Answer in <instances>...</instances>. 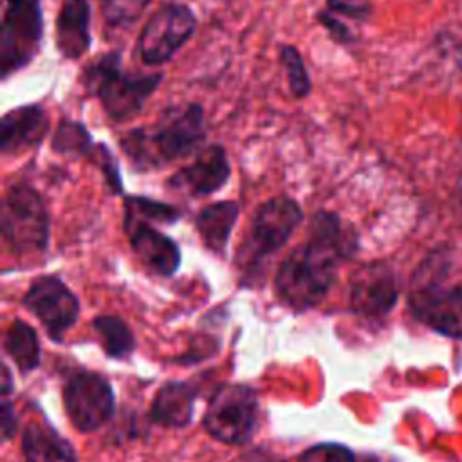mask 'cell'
Listing matches in <instances>:
<instances>
[{
	"mask_svg": "<svg viewBox=\"0 0 462 462\" xmlns=\"http://www.w3.org/2000/svg\"><path fill=\"white\" fill-rule=\"evenodd\" d=\"M359 247V235L334 211L312 215L307 240L289 251L274 274V291L282 303L296 312L323 301L337 280L339 265Z\"/></svg>",
	"mask_w": 462,
	"mask_h": 462,
	"instance_id": "6da1fadb",
	"label": "cell"
},
{
	"mask_svg": "<svg viewBox=\"0 0 462 462\" xmlns=\"http://www.w3.org/2000/svg\"><path fill=\"white\" fill-rule=\"evenodd\" d=\"M204 139V108L186 103L164 108L150 126L126 132L119 144L134 168L146 171L199 152Z\"/></svg>",
	"mask_w": 462,
	"mask_h": 462,
	"instance_id": "7a4b0ae2",
	"label": "cell"
},
{
	"mask_svg": "<svg viewBox=\"0 0 462 462\" xmlns=\"http://www.w3.org/2000/svg\"><path fill=\"white\" fill-rule=\"evenodd\" d=\"M161 79V72L143 74L125 70L119 51L94 58L83 72L85 90L97 97L106 116L117 123L135 117Z\"/></svg>",
	"mask_w": 462,
	"mask_h": 462,
	"instance_id": "3957f363",
	"label": "cell"
},
{
	"mask_svg": "<svg viewBox=\"0 0 462 462\" xmlns=\"http://www.w3.org/2000/svg\"><path fill=\"white\" fill-rule=\"evenodd\" d=\"M303 222L298 200L278 195L262 202L251 220L249 233L238 249V265L244 274L256 276L265 262L278 253Z\"/></svg>",
	"mask_w": 462,
	"mask_h": 462,
	"instance_id": "277c9868",
	"label": "cell"
},
{
	"mask_svg": "<svg viewBox=\"0 0 462 462\" xmlns=\"http://www.w3.org/2000/svg\"><path fill=\"white\" fill-rule=\"evenodd\" d=\"M2 240L11 254H40L49 247L51 218L42 195L27 182L11 184L2 199Z\"/></svg>",
	"mask_w": 462,
	"mask_h": 462,
	"instance_id": "5b68a950",
	"label": "cell"
},
{
	"mask_svg": "<svg viewBox=\"0 0 462 462\" xmlns=\"http://www.w3.org/2000/svg\"><path fill=\"white\" fill-rule=\"evenodd\" d=\"M258 397L251 386L224 383L209 397L202 426L222 444L244 446L258 428Z\"/></svg>",
	"mask_w": 462,
	"mask_h": 462,
	"instance_id": "8992f818",
	"label": "cell"
},
{
	"mask_svg": "<svg viewBox=\"0 0 462 462\" xmlns=\"http://www.w3.org/2000/svg\"><path fill=\"white\" fill-rule=\"evenodd\" d=\"M43 13L40 0H5L0 29V78L27 67L40 52Z\"/></svg>",
	"mask_w": 462,
	"mask_h": 462,
	"instance_id": "52a82bcc",
	"label": "cell"
},
{
	"mask_svg": "<svg viewBox=\"0 0 462 462\" xmlns=\"http://www.w3.org/2000/svg\"><path fill=\"white\" fill-rule=\"evenodd\" d=\"M197 27L195 13L180 2L162 4L146 20L139 38L137 54L148 67L164 65L193 36Z\"/></svg>",
	"mask_w": 462,
	"mask_h": 462,
	"instance_id": "ba28073f",
	"label": "cell"
},
{
	"mask_svg": "<svg viewBox=\"0 0 462 462\" xmlns=\"http://www.w3.org/2000/svg\"><path fill=\"white\" fill-rule=\"evenodd\" d=\"M63 408L78 431H97L114 415L116 397L112 384L101 374L78 372L63 386Z\"/></svg>",
	"mask_w": 462,
	"mask_h": 462,
	"instance_id": "9c48e42d",
	"label": "cell"
},
{
	"mask_svg": "<svg viewBox=\"0 0 462 462\" xmlns=\"http://www.w3.org/2000/svg\"><path fill=\"white\" fill-rule=\"evenodd\" d=\"M408 307L430 328L462 339V287H448L433 278L413 274Z\"/></svg>",
	"mask_w": 462,
	"mask_h": 462,
	"instance_id": "30bf717a",
	"label": "cell"
},
{
	"mask_svg": "<svg viewBox=\"0 0 462 462\" xmlns=\"http://www.w3.org/2000/svg\"><path fill=\"white\" fill-rule=\"evenodd\" d=\"M22 305L38 318L52 339H61L79 318L78 296L54 274L36 278L23 294Z\"/></svg>",
	"mask_w": 462,
	"mask_h": 462,
	"instance_id": "8fae6325",
	"label": "cell"
},
{
	"mask_svg": "<svg viewBox=\"0 0 462 462\" xmlns=\"http://www.w3.org/2000/svg\"><path fill=\"white\" fill-rule=\"evenodd\" d=\"M397 296V278L386 263H365L350 276L348 305L357 316L383 318L395 307Z\"/></svg>",
	"mask_w": 462,
	"mask_h": 462,
	"instance_id": "7c38bea8",
	"label": "cell"
},
{
	"mask_svg": "<svg viewBox=\"0 0 462 462\" xmlns=\"http://www.w3.org/2000/svg\"><path fill=\"white\" fill-rule=\"evenodd\" d=\"M231 177V164L224 146L209 144L197 152V157L184 168L177 170L166 182L175 191L191 197H204L220 191Z\"/></svg>",
	"mask_w": 462,
	"mask_h": 462,
	"instance_id": "4fadbf2b",
	"label": "cell"
},
{
	"mask_svg": "<svg viewBox=\"0 0 462 462\" xmlns=\"http://www.w3.org/2000/svg\"><path fill=\"white\" fill-rule=\"evenodd\" d=\"M128 242L141 263L153 274L170 278L180 267V249L173 238L150 224H132L125 227Z\"/></svg>",
	"mask_w": 462,
	"mask_h": 462,
	"instance_id": "5bb4252c",
	"label": "cell"
},
{
	"mask_svg": "<svg viewBox=\"0 0 462 462\" xmlns=\"http://www.w3.org/2000/svg\"><path fill=\"white\" fill-rule=\"evenodd\" d=\"M49 126V114L40 105H23L5 112L0 119V152L11 155L38 146Z\"/></svg>",
	"mask_w": 462,
	"mask_h": 462,
	"instance_id": "9a60e30c",
	"label": "cell"
},
{
	"mask_svg": "<svg viewBox=\"0 0 462 462\" xmlns=\"http://www.w3.org/2000/svg\"><path fill=\"white\" fill-rule=\"evenodd\" d=\"M56 47L67 60H79L90 47V2L65 0L56 18Z\"/></svg>",
	"mask_w": 462,
	"mask_h": 462,
	"instance_id": "2e32d148",
	"label": "cell"
},
{
	"mask_svg": "<svg viewBox=\"0 0 462 462\" xmlns=\"http://www.w3.org/2000/svg\"><path fill=\"white\" fill-rule=\"evenodd\" d=\"M25 462H79L74 446L49 422H29L22 433Z\"/></svg>",
	"mask_w": 462,
	"mask_h": 462,
	"instance_id": "e0dca14e",
	"label": "cell"
},
{
	"mask_svg": "<svg viewBox=\"0 0 462 462\" xmlns=\"http://www.w3.org/2000/svg\"><path fill=\"white\" fill-rule=\"evenodd\" d=\"M195 390L186 381H168L153 395L150 417L166 428H184L191 422Z\"/></svg>",
	"mask_w": 462,
	"mask_h": 462,
	"instance_id": "ac0fdd59",
	"label": "cell"
},
{
	"mask_svg": "<svg viewBox=\"0 0 462 462\" xmlns=\"http://www.w3.org/2000/svg\"><path fill=\"white\" fill-rule=\"evenodd\" d=\"M240 206L235 200H218L204 206L195 217V229L204 245L215 254H224L231 231L238 220Z\"/></svg>",
	"mask_w": 462,
	"mask_h": 462,
	"instance_id": "d6986e66",
	"label": "cell"
},
{
	"mask_svg": "<svg viewBox=\"0 0 462 462\" xmlns=\"http://www.w3.org/2000/svg\"><path fill=\"white\" fill-rule=\"evenodd\" d=\"M4 348L20 372H31L40 366L42 348L34 328L23 319H14L5 330Z\"/></svg>",
	"mask_w": 462,
	"mask_h": 462,
	"instance_id": "ffe728a7",
	"label": "cell"
},
{
	"mask_svg": "<svg viewBox=\"0 0 462 462\" xmlns=\"http://www.w3.org/2000/svg\"><path fill=\"white\" fill-rule=\"evenodd\" d=\"M125 227L132 224H148V222H157V224H175L180 220L182 213L177 206L155 200L150 197H141V195H126L125 202Z\"/></svg>",
	"mask_w": 462,
	"mask_h": 462,
	"instance_id": "44dd1931",
	"label": "cell"
},
{
	"mask_svg": "<svg viewBox=\"0 0 462 462\" xmlns=\"http://www.w3.org/2000/svg\"><path fill=\"white\" fill-rule=\"evenodd\" d=\"M92 327L97 332L106 356L114 359H126L135 350V336L119 316H96Z\"/></svg>",
	"mask_w": 462,
	"mask_h": 462,
	"instance_id": "7402d4cb",
	"label": "cell"
},
{
	"mask_svg": "<svg viewBox=\"0 0 462 462\" xmlns=\"http://www.w3.org/2000/svg\"><path fill=\"white\" fill-rule=\"evenodd\" d=\"M97 144H94L90 132L87 126L79 121L61 119L54 137L51 139V148L56 153H67L74 157H85L90 159Z\"/></svg>",
	"mask_w": 462,
	"mask_h": 462,
	"instance_id": "603a6c76",
	"label": "cell"
},
{
	"mask_svg": "<svg viewBox=\"0 0 462 462\" xmlns=\"http://www.w3.org/2000/svg\"><path fill=\"white\" fill-rule=\"evenodd\" d=\"M152 0H99L101 14L110 29L121 31L134 25Z\"/></svg>",
	"mask_w": 462,
	"mask_h": 462,
	"instance_id": "cb8c5ba5",
	"label": "cell"
},
{
	"mask_svg": "<svg viewBox=\"0 0 462 462\" xmlns=\"http://www.w3.org/2000/svg\"><path fill=\"white\" fill-rule=\"evenodd\" d=\"M280 61L285 69L291 94L296 99L307 97L310 94L312 83H310V76H309V70L305 67V61H303L300 51L294 45H282Z\"/></svg>",
	"mask_w": 462,
	"mask_h": 462,
	"instance_id": "d4e9b609",
	"label": "cell"
},
{
	"mask_svg": "<svg viewBox=\"0 0 462 462\" xmlns=\"http://www.w3.org/2000/svg\"><path fill=\"white\" fill-rule=\"evenodd\" d=\"M296 462H356V455L345 444L319 442L300 453Z\"/></svg>",
	"mask_w": 462,
	"mask_h": 462,
	"instance_id": "484cf974",
	"label": "cell"
},
{
	"mask_svg": "<svg viewBox=\"0 0 462 462\" xmlns=\"http://www.w3.org/2000/svg\"><path fill=\"white\" fill-rule=\"evenodd\" d=\"M88 161L99 168V171H101L108 189L114 195H123L125 188H123V179H121V173H119V166H117L116 157L108 150V146L103 144V143L97 144L94 153H92V157Z\"/></svg>",
	"mask_w": 462,
	"mask_h": 462,
	"instance_id": "4316f807",
	"label": "cell"
},
{
	"mask_svg": "<svg viewBox=\"0 0 462 462\" xmlns=\"http://www.w3.org/2000/svg\"><path fill=\"white\" fill-rule=\"evenodd\" d=\"M325 9L356 22H366L374 14L370 0H325Z\"/></svg>",
	"mask_w": 462,
	"mask_h": 462,
	"instance_id": "83f0119b",
	"label": "cell"
},
{
	"mask_svg": "<svg viewBox=\"0 0 462 462\" xmlns=\"http://www.w3.org/2000/svg\"><path fill=\"white\" fill-rule=\"evenodd\" d=\"M316 20L327 29V32L330 34V38H332L334 42L343 43V45H348V43H354V42H356L352 31H350L345 23H341V22L334 16V13H330L328 9H319V11L316 13Z\"/></svg>",
	"mask_w": 462,
	"mask_h": 462,
	"instance_id": "f1b7e54d",
	"label": "cell"
},
{
	"mask_svg": "<svg viewBox=\"0 0 462 462\" xmlns=\"http://www.w3.org/2000/svg\"><path fill=\"white\" fill-rule=\"evenodd\" d=\"M0 417H2V437H4V440H9L14 435L16 428H18V419H16L14 408L9 401L2 402Z\"/></svg>",
	"mask_w": 462,
	"mask_h": 462,
	"instance_id": "f546056e",
	"label": "cell"
}]
</instances>
